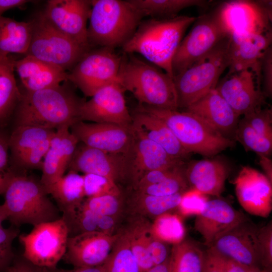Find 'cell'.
Here are the masks:
<instances>
[{
	"label": "cell",
	"instance_id": "obj_24",
	"mask_svg": "<svg viewBox=\"0 0 272 272\" xmlns=\"http://www.w3.org/2000/svg\"><path fill=\"white\" fill-rule=\"evenodd\" d=\"M220 7L222 19L230 35L271 31V21L254 1H229L223 3Z\"/></svg>",
	"mask_w": 272,
	"mask_h": 272
},
{
	"label": "cell",
	"instance_id": "obj_18",
	"mask_svg": "<svg viewBox=\"0 0 272 272\" xmlns=\"http://www.w3.org/2000/svg\"><path fill=\"white\" fill-rule=\"evenodd\" d=\"M240 206L249 214L267 218L272 211V182L259 171L243 167L234 179Z\"/></svg>",
	"mask_w": 272,
	"mask_h": 272
},
{
	"label": "cell",
	"instance_id": "obj_39",
	"mask_svg": "<svg viewBox=\"0 0 272 272\" xmlns=\"http://www.w3.org/2000/svg\"><path fill=\"white\" fill-rule=\"evenodd\" d=\"M107 272H140L124 231L118 237L104 262Z\"/></svg>",
	"mask_w": 272,
	"mask_h": 272
},
{
	"label": "cell",
	"instance_id": "obj_61",
	"mask_svg": "<svg viewBox=\"0 0 272 272\" xmlns=\"http://www.w3.org/2000/svg\"><path fill=\"white\" fill-rule=\"evenodd\" d=\"M248 272H271V270L260 267L251 268Z\"/></svg>",
	"mask_w": 272,
	"mask_h": 272
},
{
	"label": "cell",
	"instance_id": "obj_6",
	"mask_svg": "<svg viewBox=\"0 0 272 272\" xmlns=\"http://www.w3.org/2000/svg\"><path fill=\"white\" fill-rule=\"evenodd\" d=\"M138 106L162 120L190 153L193 152L205 156H212L235 145L234 140L224 137L190 112L156 108L141 104Z\"/></svg>",
	"mask_w": 272,
	"mask_h": 272
},
{
	"label": "cell",
	"instance_id": "obj_12",
	"mask_svg": "<svg viewBox=\"0 0 272 272\" xmlns=\"http://www.w3.org/2000/svg\"><path fill=\"white\" fill-rule=\"evenodd\" d=\"M132 129V142L123 155L124 181H129L133 189L140 179L151 171L184 164L183 161L170 157L158 144Z\"/></svg>",
	"mask_w": 272,
	"mask_h": 272
},
{
	"label": "cell",
	"instance_id": "obj_19",
	"mask_svg": "<svg viewBox=\"0 0 272 272\" xmlns=\"http://www.w3.org/2000/svg\"><path fill=\"white\" fill-rule=\"evenodd\" d=\"M119 233L93 231L69 237L62 258L75 267L101 265L107 259Z\"/></svg>",
	"mask_w": 272,
	"mask_h": 272
},
{
	"label": "cell",
	"instance_id": "obj_49",
	"mask_svg": "<svg viewBox=\"0 0 272 272\" xmlns=\"http://www.w3.org/2000/svg\"><path fill=\"white\" fill-rule=\"evenodd\" d=\"M52 137L41 143L25 155L16 168L41 169L43 159L49 148Z\"/></svg>",
	"mask_w": 272,
	"mask_h": 272
},
{
	"label": "cell",
	"instance_id": "obj_31",
	"mask_svg": "<svg viewBox=\"0 0 272 272\" xmlns=\"http://www.w3.org/2000/svg\"><path fill=\"white\" fill-rule=\"evenodd\" d=\"M32 23L0 17V55L15 53L25 55L32 37Z\"/></svg>",
	"mask_w": 272,
	"mask_h": 272
},
{
	"label": "cell",
	"instance_id": "obj_46",
	"mask_svg": "<svg viewBox=\"0 0 272 272\" xmlns=\"http://www.w3.org/2000/svg\"><path fill=\"white\" fill-rule=\"evenodd\" d=\"M258 133L272 140V111L270 108H260L243 118Z\"/></svg>",
	"mask_w": 272,
	"mask_h": 272
},
{
	"label": "cell",
	"instance_id": "obj_55",
	"mask_svg": "<svg viewBox=\"0 0 272 272\" xmlns=\"http://www.w3.org/2000/svg\"><path fill=\"white\" fill-rule=\"evenodd\" d=\"M35 2L29 0H0V17L6 11L14 8L23 9L29 3Z\"/></svg>",
	"mask_w": 272,
	"mask_h": 272
},
{
	"label": "cell",
	"instance_id": "obj_40",
	"mask_svg": "<svg viewBox=\"0 0 272 272\" xmlns=\"http://www.w3.org/2000/svg\"><path fill=\"white\" fill-rule=\"evenodd\" d=\"M184 165L165 180L137 188L135 192L155 196H168L184 192L188 189L189 185L185 175Z\"/></svg>",
	"mask_w": 272,
	"mask_h": 272
},
{
	"label": "cell",
	"instance_id": "obj_63",
	"mask_svg": "<svg viewBox=\"0 0 272 272\" xmlns=\"http://www.w3.org/2000/svg\"><path fill=\"white\" fill-rule=\"evenodd\" d=\"M6 272H14V269L13 266H10Z\"/></svg>",
	"mask_w": 272,
	"mask_h": 272
},
{
	"label": "cell",
	"instance_id": "obj_17",
	"mask_svg": "<svg viewBox=\"0 0 272 272\" xmlns=\"http://www.w3.org/2000/svg\"><path fill=\"white\" fill-rule=\"evenodd\" d=\"M79 142L106 152L124 154L132 140V125L129 126L106 123L79 121L70 128Z\"/></svg>",
	"mask_w": 272,
	"mask_h": 272
},
{
	"label": "cell",
	"instance_id": "obj_23",
	"mask_svg": "<svg viewBox=\"0 0 272 272\" xmlns=\"http://www.w3.org/2000/svg\"><path fill=\"white\" fill-rule=\"evenodd\" d=\"M183 111L197 116L224 137L235 139L240 116L216 89L210 91Z\"/></svg>",
	"mask_w": 272,
	"mask_h": 272
},
{
	"label": "cell",
	"instance_id": "obj_4",
	"mask_svg": "<svg viewBox=\"0 0 272 272\" xmlns=\"http://www.w3.org/2000/svg\"><path fill=\"white\" fill-rule=\"evenodd\" d=\"M4 194L0 213L16 227L24 224L34 227L61 217L40 179L15 173Z\"/></svg>",
	"mask_w": 272,
	"mask_h": 272
},
{
	"label": "cell",
	"instance_id": "obj_35",
	"mask_svg": "<svg viewBox=\"0 0 272 272\" xmlns=\"http://www.w3.org/2000/svg\"><path fill=\"white\" fill-rule=\"evenodd\" d=\"M123 230L131 250L137 261L140 272L154 267L148 250V237L151 223L147 218L134 216Z\"/></svg>",
	"mask_w": 272,
	"mask_h": 272
},
{
	"label": "cell",
	"instance_id": "obj_3",
	"mask_svg": "<svg viewBox=\"0 0 272 272\" xmlns=\"http://www.w3.org/2000/svg\"><path fill=\"white\" fill-rule=\"evenodd\" d=\"M117 81L125 91L133 95L139 104L178 110L173 78L137 54L122 52Z\"/></svg>",
	"mask_w": 272,
	"mask_h": 272
},
{
	"label": "cell",
	"instance_id": "obj_27",
	"mask_svg": "<svg viewBox=\"0 0 272 272\" xmlns=\"http://www.w3.org/2000/svg\"><path fill=\"white\" fill-rule=\"evenodd\" d=\"M132 116L134 129L162 148L172 158L182 160L189 155L169 127L161 119L139 106Z\"/></svg>",
	"mask_w": 272,
	"mask_h": 272
},
{
	"label": "cell",
	"instance_id": "obj_9",
	"mask_svg": "<svg viewBox=\"0 0 272 272\" xmlns=\"http://www.w3.org/2000/svg\"><path fill=\"white\" fill-rule=\"evenodd\" d=\"M193 24L173 57V77L198 61L230 35L222 19L220 5L197 17Z\"/></svg>",
	"mask_w": 272,
	"mask_h": 272
},
{
	"label": "cell",
	"instance_id": "obj_29",
	"mask_svg": "<svg viewBox=\"0 0 272 272\" xmlns=\"http://www.w3.org/2000/svg\"><path fill=\"white\" fill-rule=\"evenodd\" d=\"M55 130L31 125L14 126L9 136L11 154L9 165L12 171L28 153L53 136Z\"/></svg>",
	"mask_w": 272,
	"mask_h": 272
},
{
	"label": "cell",
	"instance_id": "obj_44",
	"mask_svg": "<svg viewBox=\"0 0 272 272\" xmlns=\"http://www.w3.org/2000/svg\"><path fill=\"white\" fill-rule=\"evenodd\" d=\"M83 176L86 198L121 194L117 183L109 179L93 174H85Z\"/></svg>",
	"mask_w": 272,
	"mask_h": 272
},
{
	"label": "cell",
	"instance_id": "obj_7",
	"mask_svg": "<svg viewBox=\"0 0 272 272\" xmlns=\"http://www.w3.org/2000/svg\"><path fill=\"white\" fill-rule=\"evenodd\" d=\"M230 43L229 35L204 57L173 77L178 109H185L216 89L220 76L229 66Z\"/></svg>",
	"mask_w": 272,
	"mask_h": 272
},
{
	"label": "cell",
	"instance_id": "obj_54",
	"mask_svg": "<svg viewBox=\"0 0 272 272\" xmlns=\"http://www.w3.org/2000/svg\"><path fill=\"white\" fill-rule=\"evenodd\" d=\"M14 272H54V268L35 265L26 259L23 256L17 259L12 265Z\"/></svg>",
	"mask_w": 272,
	"mask_h": 272
},
{
	"label": "cell",
	"instance_id": "obj_11",
	"mask_svg": "<svg viewBox=\"0 0 272 272\" xmlns=\"http://www.w3.org/2000/svg\"><path fill=\"white\" fill-rule=\"evenodd\" d=\"M69 233L64 219L41 223L26 234L19 235L24 247L23 256L32 264L55 268L64 256Z\"/></svg>",
	"mask_w": 272,
	"mask_h": 272
},
{
	"label": "cell",
	"instance_id": "obj_48",
	"mask_svg": "<svg viewBox=\"0 0 272 272\" xmlns=\"http://www.w3.org/2000/svg\"><path fill=\"white\" fill-rule=\"evenodd\" d=\"M258 241L261 255V266L272 269V222L269 221L258 230Z\"/></svg>",
	"mask_w": 272,
	"mask_h": 272
},
{
	"label": "cell",
	"instance_id": "obj_42",
	"mask_svg": "<svg viewBox=\"0 0 272 272\" xmlns=\"http://www.w3.org/2000/svg\"><path fill=\"white\" fill-rule=\"evenodd\" d=\"M251 268L218 252L204 250L201 272H248Z\"/></svg>",
	"mask_w": 272,
	"mask_h": 272
},
{
	"label": "cell",
	"instance_id": "obj_34",
	"mask_svg": "<svg viewBox=\"0 0 272 272\" xmlns=\"http://www.w3.org/2000/svg\"><path fill=\"white\" fill-rule=\"evenodd\" d=\"M144 17L169 19L178 16L182 10L192 7L206 8L211 1L206 0H127Z\"/></svg>",
	"mask_w": 272,
	"mask_h": 272
},
{
	"label": "cell",
	"instance_id": "obj_59",
	"mask_svg": "<svg viewBox=\"0 0 272 272\" xmlns=\"http://www.w3.org/2000/svg\"><path fill=\"white\" fill-rule=\"evenodd\" d=\"M256 4L260 8L264 15L271 21L272 3L271 1H254Z\"/></svg>",
	"mask_w": 272,
	"mask_h": 272
},
{
	"label": "cell",
	"instance_id": "obj_50",
	"mask_svg": "<svg viewBox=\"0 0 272 272\" xmlns=\"http://www.w3.org/2000/svg\"><path fill=\"white\" fill-rule=\"evenodd\" d=\"M261 84L262 92L265 97H271L272 95V48L269 47L260 59Z\"/></svg>",
	"mask_w": 272,
	"mask_h": 272
},
{
	"label": "cell",
	"instance_id": "obj_5",
	"mask_svg": "<svg viewBox=\"0 0 272 272\" xmlns=\"http://www.w3.org/2000/svg\"><path fill=\"white\" fill-rule=\"evenodd\" d=\"M144 19L127 0H92L88 44L91 48H122Z\"/></svg>",
	"mask_w": 272,
	"mask_h": 272
},
{
	"label": "cell",
	"instance_id": "obj_51",
	"mask_svg": "<svg viewBox=\"0 0 272 272\" xmlns=\"http://www.w3.org/2000/svg\"><path fill=\"white\" fill-rule=\"evenodd\" d=\"M168 244L154 237L150 233L148 237V250L154 266L164 263L170 256Z\"/></svg>",
	"mask_w": 272,
	"mask_h": 272
},
{
	"label": "cell",
	"instance_id": "obj_8",
	"mask_svg": "<svg viewBox=\"0 0 272 272\" xmlns=\"http://www.w3.org/2000/svg\"><path fill=\"white\" fill-rule=\"evenodd\" d=\"M32 34L28 50L30 55L68 72L87 49L55 27L42 11L31 20Z\"/></svg>",
	"mask_w": 272,
	"mask_h": 272
},
{
	"label": "cell",
	"instance_id": "obj_38",
	"mask_svg": "<svg viewBox=\"0 0 272 272\" xmlns=\"http://www.w3.org/2000/svg\"><path fill=\"white\" fill-rule=\"evenodd\" d=\"M150 233L156 238L172 245L182 242L186 234L181 217L171 213L155 218L151 223Z\"/></svg>",
	"mask_w": 272,
	"mask_h": 272
},
{
	"label": "cell",
	"instance_id": "obj_37",
	"mask_svg": "<svg viewBox=\"0 0 272 272\" xmlns=\"http://www.w3.org/2000/svg\"><path fill=\"white\" fill-rule=\"evenodd\" d=\"M67 227L69 237L88 232H102L106 216L97 214L87 208L82 200L62 213Z\"/></svg>",
	"mask_w": 272,
	"mask_h": 272
},
{
	"label": "cell",
	"instance_id": "obj_30",
	"mask_svg": "<svg viewBox=\"0 0 272 272\" xmlns=\"http://www.w3.org/2000/svg\"><path fill=\"white\" fill-rule=\"evenodd\" d=\"M14 59L10 55H0V128L13 117L21 97L15 77Z\"/></svg>",
	"mask_w": 272,
	"mask_h": 272
},
{
	"label": "cell",
	"instance_id": "obj_15",
	"mask_svg": "<svg viewBox=\"0 0 272 272\" xmlns=\"http://www.w3.org/2000/svg\"><path fill=\"white\" fill-rule=\"evenodd\" d=\"M91 1L49 0L42 11L58 30L82 47L91 49L87 38V21Z\"/></svg>",
	"mask_w": 272,
	"mask_h": 272
},
{
	"label": "cell",
	"instance_id": "obj_25",
	"mask_svg": "<svg viewBox=\"0 0 272 272\" xmlns=\"http://www.w3.org/2000/svg\"><path fill=\"white\" fill-rule=\"evenodd\" d=\"M79 141L67 126H62L55 131L42 166L40 179L45 188L61 178L68 169Z\"/></svg>",
	"mask_w": 272,
	"mask_h": 272
},
{
	"label": "cell",
	"instance_id": "obj_2",
	"mask_svg": "<svg viewBox=\"0 0 272 272\" xmlns=\"http://www.w3.org/2000/svg\"><path fill=\"white\" fill-rule=\"evenodd\" d=\"M197 17L178 15L169 19H143L122 52L137 54L172 77V61L188 27Z\"/></svg>",
	"mask_w": 272,
	"mask_h": 272
},
{
	"label": "cell",
	"instance_id": "obj_21",
	"mask_svg": "<svg viewBox=\"0 0 272 272\" xmlns=\"http://www.w3.org/2000/svg\"><path fill=\"white\" fill-rule=\"evenodd\" d=\"M231 35L227 74L252 71L261 83L260 59L271 43V31Z\"/></svg>",
	"mask_w": 272,
	"mask_h": 272
},
{
	"label": "cell",
	"instance_id": "obj_62",
	"mask_svg": "<svg viewBox=\"0 0 272 272\" xmlns=\"http://www.w3.org/2000/svg\"><path fill=\"white\" fill-rule=\"evenodd\" d=\"M5 218L2 216V215L0 213V227L2 226V223L4 221H5Z\"/></svg>",
	"mask_w": 272,
	"mask_h": 272
},
{
	"label": "cell",
	"instance_id": "obj_10",
	"mask_svg": "<svg viewBox=\"0 0 272 272\" xmlns=\"http://www.w3.org/2000/svg\"><path fill=\"white\" fill-rule=\"evenodd\" d=\"M122 52L107 47L91 48L67 72V80L87 97L117 81Z\"/></svg>",
	"mask_w": 272,
	"mask_h": 272
},
{
	"label": "cell",
	"instance_id": "obj_13",
	"mask_svg": "<svg viewBox=\"0 0 272 272\" xmlns=\"http://www.w3.org/2000/svg\"><path fill=\"white\" fill-rule=\"evenodd\" d=\"M124 92L117 81L100 89L83 104L80 120L131 125L132 116L126 104Z\"/></svg>",
	"mask_w": 272,
	"mask_h": 272
},
{
	"label": "cell",
	"instance_id": "obj_43",
	"mask_svg": "<svg viewBox=\"0 0 272 272\" xmlns=\"http://www.w3.org/2000/svg\"><path fill=\"white\" fill-rule=\"evenodd\" d=\"M83 202L91 211L103 216L119 218L123 210L121 194L85 198Z\"/></svg>",
	"mask_w": 272,
	"mask_h": 272
},
{
	"label": "cell",
	"instance_id": "obj_20",
	"mask_svg": "<svg viewBox=\"0 0 272 272\" xmlns=\"http://www.w3.org/2000/svg\"><path fill=\"white\" fill-rule=\"evenodd\" d=\"M68 170L101 176L117 183L124 180L123 155L106 152L79 142Z\"/></svg>",
	"mask_w": 272,
	"mask_h": 272
},
{
	"label": "cell",
	"instance_id": "obj_22",
	"mask_svg": "<svg viewBox=\"0 0 272 272\" xmlns=\"http://www.w3.org/2000/svg\"><path fill=\"white\" fill-rule=\"evenodd\" d=\"M247 218L221 199L209 200L202 212L196 216L194 227L210 247L222 235Z\"/></svg>",
	"mask_w": 272,
	"mask_h": 272
},
{
	"label": "cell",
	"instance_id": "obj_1",
	"mask_svg": "<svg viewBox=\"0 0 272 272\" xmlns=\"http://www.w3.org/2000/svg\"><path fill=\"white\" fill-rule=\"evenodd\" d=\"M68 80L48 89L22 92L13 116L14 126L31 125L56 129L70 127L80 119L81 108L86 101ZM13 126V127H14Z\"/></svg>",
	"mask_w": 272,
	"mask_h": 272
},
{
	"label": "cell",
	"instance_id": "obj_58",
	"mask_svg": "<svg viewBox=\"0 0 272 272\" xmlns=\"http://www.w3.org/2000/svg\"><path fill=\"white\" fill-rule=\"evenodd\" d=\"M14 174L10 170L5 173L0 172V195L5 193Z\"/></svg>",
	"mask_w": 272,
	"mask_h": 272
},
{
	"label": "cell",
	"instance_id": "obj_52",
	"mask_svg": "<svg viewBox=\"0 0 272 272\" xmlns=\"http://www.w3.org/2000/svg\"><path fill=\"white\" fill-rule=\"evenodd\" d=\"M184 164L166 169L154 170L148 172L140 179L134 189L156 184L165 180Z\"/></svg>",
	"mask_w": 272,
	"mask_h": 272
},
{
	"label": "cell",
	"instance_id": "obj_56",
	"mask_svg": "<svg viewBox=\"0 0 272 272\" xmlns=\"http://www.w3.org/2000/svg\"><path fill=\"white\" fill-rule=\"evenodd\" d=\"M54 272H107L105 263L101 265L89 266L75 267L72 269L54 268Z\"/></svg>",
	"mask_w": 272,
	"mask_h": 272
},
{
	"label": "cell",
	"instance_id": "obj_16",
	"mask_svg": "<svg viewBox=\"0 0 272 272\" xmlns=\"http://www.w3.org/2000/svg\"><path fill=\"white\" fill-rule=\"evenodd\" d=\"M261 83L249 70L227 74L216 90L239 115H245L262 107L264 103Z\"/></svg>",
	"mask_w": 272,
	"mask_h": 272
},
{
	"label": "cell",
	"instance_id": "obj_14",
	"mask_svg": "<svg viewBox=\"0 0 272 272\" xmlns=\"http://www.w3.org/2000/svg\"><path fill=\"white\" fill-rule=\"evenodd\" d=\"M259 228L246 218L222 235L210 247L249 267L262 268Z\"/></svg>",
	"mask_w": 272,
	"mask_h": 272
},
{
	"label": "cell",
	"instance_id": "obj_36",
	"mask_svg": "<svg viewBox=\"0 0 272 272\" xmlns=\"http://www.w3.org/2000/svg\"><path fill=\"white\" fill-rule=\"evenodd\" d=\"M203 251L197 242L189 239L173 245L169 257L170 272H201Z\"/></svg>",
	"mask_w": 272,
	"mask_h": 272
},
{
	"label": "cell",
	"instance_id": "obj_47",
	"mask_svg": "<svg viewBox=\"0 0 272 272\" xmlns=\"http://www.w3.org/2000/svg\"><path fill=\"white\" fill-rule=\"evenodd\" d=\"M19 232L18 228L13 225L8 228L0 227V271L10 267L9 265L15 256L12 244Z\"/></svg>",
	"mask_w": 272,
	"mask_h": 272
},
{
	"label": "cell",
	"instance_id": "obj_41",
	"mask_svg": "<svg viewBox=\"0 0 272 272\" xmlns=\"http://www.w3.org/2000/svg\"><path fill=\"white\" fill-rule=\"evenodd\" d=\"M235 139L246 149L257 155L268 157L272 151V140L259 134L243 119L239 120Z\"/></svg>",
	"mask_w": 272,
	"mask_h": 272
},
{
	"label": "cell",
	"instance_id": "obj_53",
	"mask_svg": "<svg viewBox=\"0 0 272 272\" xmlns=\"http://www.w3.org/2000/svg\"><path fill=\"white\" fill-rule=\"evenodd\" d=\"M9 136L5 131L0 128V172L9 171Z\"/></svg>",
	"mask_w": 272,
	"mask_h": 272
},
{
	"label": "cell",
	"instance_id": "obj_45",
	"mask_svg": "<svg viewBox=\"0 0 272 272\" xmlns=\"http://www.w3.org/2000/svg\"><path fill=\"white\" fill-rule=\"evenodd\" d=\"M209 200L207 195L190 188L182 194L177 208L178 215L181 217L196 216L202 212Z\"/></svg>",
	"mask_w": 272,
	"mask_h": 272
},
{
	"label": "cell",
	"instance_id": "obj_28",
	"mask_svg": "<svg viewBox=\"0 0 272 272\" xmlns=\"http://www.w3.org/2000/svg\"><path fill=\"white\" fill-rule=\"evenodd\" d=\"M229 169L217 160H201L190 163L185 175L190 188L207 195L220 197L225 188Z\"/></svg>",
	"mask_w": 272,
	"mask_h": 272
},
{
	"label": "cell",
	"instance_id": "obj_33",
	"mask_svg": "<svg viewBox=\"0 0 272 272\" xmlns=\"http://www.w3.org/2000/svg\"><path fill=\"white\" fill-rule=\"evenodd\" d=\"M45 189L52 196L62 213L86 198L83 176L74 171H69Z\"/></svg>",
	"mask_w": 272,
	"mask_h": 272
},
{
	"label": "cell",
	"instance_id": "obj_60",
	"mask_svg": "<svg viewBox=\"0 0 272 272\" xmlns=\"http://www.w3.org/2000/svg\"><path fill=\"white\" fill-rule=\"evenodd\" d=\"M143 272H170L169 257L164 263Z\"/></svg>",
	"mask_w": 272,
	"mask_h": 272
},
{
	"label": "cell",
	"instance_id": "obj_32",
	"mask_svg": "<svg viewBox=\"0 0 272 272\" xmlns=\"http://www.w3.org/2000/svg\"><path fill=\"white\" fill-rule=\"evenodd\" d=\"M183 192L168 196H155L135 192L128 201V209L134 216L154 219L177 209Z\"/></svg>",
	"mask_w": 272,
	"mask_h": 272
},
{
	"label": "cell",
	"instance_id": "obj_57",
	"mask_svg": "<svg viewBox=\"0 0 272 272\" xmlns=\"http://www.w3.org/2000/svg\"><path fill=\"white\" fill-rule=\"evenodd\" d=\"M259 163L265 173V175L272 182V162L268 157L258 155Z\"/></svg>",
	"mask_w": 272,
	"mask_h": 272
},
{
	"label": "cell",
	"instance_id": "obj_26",
	"mask_svg": "<svg viewBox=\"0 0 272 272\" xmlns=\"http://www.w3.org/2000/svg\"><path fill=\"white\" fill-rule=\"evenodd\" d=\"M14 67L28 91L56 87L67 80V72L30 55L14 59Z\"/></svg>",
	"mask_w": 272,
	"mask_h": 272
}]
</instances>
